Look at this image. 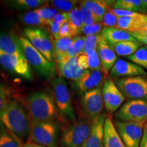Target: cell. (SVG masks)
Wrapping results in <instances>:
<instances>
[{
	"label": "cell",
	"mask_w": 147,
	"mask_h": 147,
	"mask_svg": "<svg viewBox=\"0 0 147 147\" xmlns=\"http://www.w3.org/2000/svg\"><path fill=\"white\" fill-rule=\"evenodd\" d=\"M0 123L21 141L29 138L30 121L28 115L17 101L12 100L0 111Z\"/></svg>",
	"instance_id": "obj_1"
},
{
	"label": "cell",
	"mask_w": 147,
	"mask_h": 147,
	"mask_svg": "<svg viewBox=\"0 0 147 147\" xmlns=\"http://www.w3.org/2000/svg\"><path fill=\"white\" fill-rule=\"evenodd\" d=\"M29 121L51 122L57 115V108L54 99L45 92H35L27 100Z\"/></svg>",
	"instance_id": "obj_2"
},
{
	"label": "cell",
	"mask_w": 147,
	"mask_h": 147,
	"mask_svg": "<svg viewBox=\"0 0 147 147\" xmlns=\"http://www.w3.org/2000/svg\"><path fill=\"white\" fill-rule=\"evenodd\" d=\"M19 42L23 53L28 63L47 78H54L56 69L53 62L49 61L43 55L36 50L30 42L25 37H20Z\"/></svg>",
	"instance_id": "obj_3"
},
{
	"label": "cell",
	"mask_w": 147,
	"mask_h": 147,
	"mask_svg": "<svg viewBox=\"0 0 147 147\" xmlns=\"http://www.w3.org/2000/svg\"><path fill=\"white\" fill-rule=\"evenodd\" d=\"M58 125L56 123L30 121L29 141L45 147H58Z\"/></svg>",
	"instance_id": "obj_4"
},
{
	"label": "cell",
	"mask_w": 147,
	"mask_h": 147,
	"mask_svg": "<svg viewBox=\"0 0 147 147\" xmlns=\"http://www.w3.org/2000/svg\"><path fill=\"white\" fill-rule=\"evenodd\" d=\"M51 84L59 113L64 118L72 121H75L76 116L67 82L61 77H57L52 78Z\"/></svg>",
	"instance_id": "obj_5"
},
{
	"label": "cell",
	"mask_w": 147,
	"mask_h": 147,
	"mask_svg": "<svg viewBox=\"0 0 147 147\" xmlns=\"http://www.w3.org/2000/svg\"><path fill=\"white\" fill-rule=\"evenodd\" d=\"M92 122L87 119L74 121L64 130L61 138L62 147H81L89 137Z\"/></svg>",
	"instance_id": "obj_6"
},
{
	"label": "cell",
	"mask_w": 147,
	"mask_h": 147,
	"mask_svg": "<svg viewBox=\"0 0 147 147\" xmlns=\"http://www.w3.org/2000/svg\"><path fill=\"white\" fill-rule=\"evenodd\" d=\"M114 82L128 100H147V75L115 78Z\"/></svg>",
	"instance_id": "obj_7"
},
{
	"label": "cell",
	"mask_w": 147,
	"mask_h": 147,
	"mask_svg": "<svg viewBox=\"0 0 147 147\" xmlns=\"http://www.w3.org/2000/svg\"><path fill=\"white\" fill-rule=\"evenodd\" d=\"M116 120L132 123L147 121V100H128L114 114Z\"/></svg>",
	"instance_id": "obj_8"
},
{
	"label": "cell",
	"mask_w": 147,
	"mask_h": 147,
	"mask_svg": "<svg viewBox=\"0 0 147 147\" xmlns=\"http://www.w3.org/2000/svg\"><path fill=\"white\" fill-rule=\"evenodd\" d=\"M24 34L36 50L43 55L49 61L53 62L54 59V47L46 31L40 28H25L24 29Z\"/></svg>",
	"instance_id": "obj_9"
},
{
	"label": "cell",
	"mask_w": 147,
	"mask_h": 147,
	"mask_svg": "<svg viewBox=\"0 0 147 147\" xmlns=\"http://www.w3.org/2000/svg\"><path fill=\"white\" fill-rule=\"evenodd\" d=\"M125 147H140L143 134L144 123L113 121Z\"/></svg>",
	"instance_id": "obj_10"
},
{
	"label": "cell",
	"mask_w": 147,
	"mask_h": 147,
	"mask_svg": "<svg viewBox=\"0 0 147 147\" xmlns=\"http://www.w3.org/2000/svg\"><path fill=\"white\" fill-rule=\"evenodd\" d=\"M81 104L87 119L93 122L103 113L104 104L102 95V87L84 93L82 97Z\"/></svg>",
	"instance_id": "obj_11"
},
{
	"label": "cell",
	"mask_w": 147,
	"mask_h": 147,
	"mask_svg": "<svg viewBox=\"0 0 147 147\" xmlns=\"http://www.w3.org/2000/svg\"><path fill=\"white\" fill-rule=\"evenodd\" d=\"M104 107L108 114H115L122 106L125 100L111 77L107 76L102 86Z\"/></svg>",
	"instance_id": "obj_12"
},
{
	"label": "cell",
	"mask_w": 147,
	"mask_h": 147,
	"mask_svg": "<svg viewBox=\"0 0 147 147\" xmlns=\"http://www.w3.org/2000/svg\"><path fill=\"white\" fill-rule=\"evenodd\" d=\"M0 65L7 70L19 75L27 80H32L30 66L23 54H0Z\"/></svg>",
	"instance_id": "obj_13"
},
{
	"label": "cell",
	"mask_w": 147,
	"mask_h": 147,
	"mask_svg": "<svg viewBox=\"0 0 147 147\" xmlns=\"http://www.w3.org/2000/svg\"><path fill=\"white\" fill-rule=\"evenodd\" d=\"M106 77L102 71L86 69L82 76L76 82V86L80 93H85L102 87Z\"/></svg>",
	"instance_id": "obj_14"
},
{
	"label": "cell",
	"mask_w": 147,
	"mask_h": 147,
	"mask_svg": "<svg viewBox=\"0 0 147 147\" xmlns=\"http://www.w3.org/2000/svg\"><path fill=\"white\" fill-rule=\"evenodd\" d=\"M111 78L114 79L147 75L145 69L129 61L118 59L110 71Z\"/></svg>",
	"instance_id": "obj_15"
},
{
	"label": "cell",
	"mask_w": 147,
	"mask_h": 147,
	"mask_svg": "<svg viewBox=\"0 0 147 147\" xmlns=\"http://www.w3.org/2000/svg\"><path fill=\"white\" fill-rule=\"evenodd\" d=\"M77 57L71 58L63 57L57 62L61 76L76 82L82 76L86 70L79 66Z\"/></svg>",
	"instance_id": "obj_16"
},
{
	"label": "cell",
	"mask_w": 147,
	"mask_h": 147,
	"mask_svg": "<svg viewBox=\"0 0 147 147\" xmlns=\"http://www.w3.org/2000/svg\"><path fill=\"white\" fill-rule=\"evenodd\" d=\"M97 51L102 63V71L107 76L108 72L111 70L112 67L118 59L117 55L113 47L103 38V36L99 42Z\"/></svg>",
	"instance_id": "obj_17"
},
{
	"label": "cell",
	"mask_w": 147,
	"mask_h": 147,
	"mask_svg": "<svg viewBox=\"0 0 147 147\" xmlns=\"http://www.w3.org/2000/svg\"><path fill=\"white\" fill-rule=\"evenodd\" d=\"M106 117V114L102 113L92 122L91 133L81 147H104V127Z\"/></svg>",
	"instance_id": "obj_18"
},
{
	"label": "cell",
	"mask_w": 147,
	"mask_h": 147,
	"mask_svg": "<svg viewBox=\"0 0 147 147\" xmlns=\"http://www.w3.org/2000/svg\"><path fill=\"white\" fill-rule=\"evenodd\" d=\"M104 147H125L110 116H106L104 127Z\"/></svg>",
	"instance_id": "obj_19"
},
{
	"label": "cell",
	"mask_w": 147,
	"mask_h": 147,
	"mask_svg": "<svg viewBox=\"0 0 147 147\" xmlns=\"http://www.w3.org/2000/svg\"><path fill=\"white\" fill-rule=\"evenodd\" d=\"M115 2V1L107 0H86L81 3L91 11L96 23H102L106 11L112 8Z\"/></svg>",
	"instance_id": "obj_20"
},
{
	"label": "cell",
	"mask_w": 147,
	"mask_h": 147,
	"mask_svg": "<svg viewBox=\"0 0 147 147\" xmlns=\"http://www.w3.org/2000/svg\"><path fill=\"white\" fill-rule=\"evenodd\" d=\"M101 34L111 46L121 42L137 40L130 33L117 27H104Z\"/></svg>",
	"instance_id": "obj_21"
},
{
	"label": "cell",
	"mask_w": 147,
	"mask_h": 147,
	"mask_svg": "<svg viewBox=\"0 0 147 147\" xmlns=\"http://www.w3.org/2000/svg\"><path fill=\"white\" fill-rule=\"evenodd\" d=\"M147 14L142 17H118L117 27L130 34H140Z\"/></svg>",
	"instance_id": "obj_22"
},
{
	"label": "cell",
	"mask_w": 147,
	"mask_h": 147,
	"mask_svg": "<svg viewBox=\"0 0 147 147\" xmlns=\"http://www.w3.org/2000/svg\"><path fill=\"white\" fill-rule=\"evenodd\" d=\"M78 63L84 69L102 71V63L97 50H91L81 53L78 57Z\"/></svg>",
	"instance_id": "obj_23"
},
{
	"label": "cell",
	"mask_w": 147,
	"mask_h": 147,
	"mask_svg": "<svg viewBox=\"0 0 147 147\" xmlns=\"http://www.w3.org/2000/svg\"><path fill=\"white\" fill-rule=\"evenodd\" d=\"M0 54H23L19 40L8 34H0Z\"/></svg>",
	"instance_id": "obj_24"
},
{
	"label": "cell",
	"mask_w": 147,
	"mask_h": 147,
	"mask_svg": "<svg viewBox=\"0 0 147 147\" xmlns=\"http://www.w3.org/2000/svg\"><path fill=\"white\" fill-rule=\"evenodd\" d=\"M112 8L146 14H147V0H117L115 1Z\"/></svg>",
	"instance_id": "obj_25"
},
{
	"label": "cell",
	"mask_w": 147,
	"mask_h": 147,
	"mask_svg": "<svg viewBox=\"0 0 147 147\" xmlns=\"http://www.w3.org/2000/svg\"><path fill=\"white\" fill-rule=\"evenodd\" d=\"M140 42L138 41H124L119 42L112 46L113 47L117 55L120 57H127L134 55L140 47Z\"/></svg>",
	"instance_id": "obj_26"
},
{
	"label": "cell",
	"mask_w": 147,
	"mask_h": 147,
	"mask_svg": "<svg viewBox=\"0 0 147 147\" xmlns=\"http://www.w3.org/2000/svg\"><path fill=\"white\" fill-rule=\"evenodd\" d=\"M72 38H59L54 42V58L58 62L67 53L72 43Z\"/></svg>",
	"instance_id": "obj_27"
},
{
	"label": "cell",
	"mask_w": 147,
	"mask_h": 147,
	"mask_svg": "<svg viewBox=\"0 0 147 147\" xmlns=\"http://www.w3.org/2000/svg\"><path fill=\"white\" fill-rule=\"evenodd\" d=\"M22 141L5 127L0 129V147H23Z\"/></svg>",
	"instance_id": "obj_28"
},
{
	"label": "cell",
	"mask_w": 147,
	"mask_h": 147,
	"mask_svg": "<svg viewBox=\"0 0 147 147\" xmlns=\"http://www.w3.org/2000/svg\"><path fill=\"white\" fill-rule=\"evenodd\" d=\"M67 22L76 36L80 34V31H81L82 27H83V24H82L81 16H80V10L78 7L74 8L69 12V18Z\"/></svg>",
	"instance_id": "obj_29"
},
{
	"label": "cell",
	"mask_w": 147,
	"mask_h": 147,
	"mask_svg": "<svg viewBox=\"0 0 147 147\" xmlns=\"http://www.w3.org/2000/svg\"><path fill=\"white\" fill-rule=\"evenodd\" d=\"M85 37L86 36H76L73 38L72 43L67 53L63 57L71 58L74 57H77L81 54L84 49Z\"/></svg>",
	"instance_id": "obj_30"
},
{
	"label": "cell",
	"mask_w": 147,
	"mask_h": 147,
	"mask_svg": "<svg viewBox=\"0 0 147 147\" xmlns=\"http://www.w3.org/2000/svg\"><path fill=\"white\" fill-rule=\"evenodd\" d=\"M127 59L129 61L147 70V49L146 47H140L134 55L127 57Z\"/></svg>",
	"instance_id": "obj_31"
},
{
	"label": "cell",
	"mask_w": 147,
	"mask_h": 147,
	"mask_svg": "<svg viewBox=\"0 0 147 147\" xmlns=\"http://www.w3.org/2000/svg\"><path fill=\"white\" fill-rule=\"evenodd\" d=\"M34 11L44 21H45L49 25V26H50L53 19L59 14L58 10L55 8L46 6L37 8Z\"/></svg>",
	"instance_id": "obj_32"
},
{
	"label": "cell",
	"mask_w": 147,
	"mask_h": 147,
	"mask_svg": "<svg viewBox=\"0 0 147 147\" xmlns=\"http://www.w3.org/2000/svg\"><path fill=\"white\" fill-rule=\"evenodd\" d=\"M50 2L51 5L56 10L62 11L63 12H69L76 8L79 1L74 0H53Z\"/></svg>",
	"instance_id": "obj_33"
},
{
	"label": "cell",
	"mask_w": 147,
	"mask_h": 147,
	"mask_svg": "<svg viewBox=\"0 0 147 147\" xmlns=\"http://www.w3.org/2000/svg\"><path fill=\"white\" fill-rule=\"evenodd\" d=\"M21 20L24 23L33 26H49L35 11H31L23 15Z\"/></svg>",
	"instance_id": "obj_34"
},
{
	"label": "cell",
	"mask_w": 147,
	"mask_h": 147,
	"mask_svg": "<svg viewBox=\"0 0 147 147\" xmlns=\"http://www.w3.org/2000/svg\"><path fill=\"white\" fill-rule=\"evenodd\" d=\"M102 38V34H97L95 36H90L85 37L84 49L82 53H87V51L91 50H97V45L101 38Z\"/></svg>",
	"instance_id": "obj_35"
},
{
	"label": "cell",
	"mask_w": 147,
	"mask_h": 147,
	"mask_svg": "<svg viewBox=\"0 0 147 147\" xmlns=\"http://www.w3.org/2000/svg\"><path fill=\"white\" fill-rule=\"evenodd\" d=\"M14 3L20 8H36L47 2L44 0H17L13 1Z\"/></svg>",
	"instance_id": "obj_36"
},
{
	"label": "cell",
	"mask_w": 147,
	"mask_h": 147,
	"mask_svg": "<svg viewBox=\"0 0 147 147\" xmlns=\"http://www.w3.org/2000/svg\"><path fill=\"white\" fill-rule=\"evenodd\" d=\"M103 29L102 23H95L92 25H86L82 27L80 34H83L87 36H95V35L100 34Z\"/></svg>",
	"instance_id": "obj_37"
},
{
	"label": "cell",
	"mask_w": 147,
	"mask_h": 147,
	"mask_svg": "<svg viewBox=\"0 0 147 147\" xmlns=\"http://www.w3.org/2000/svg\"><path fill=\"white\" fill-rule=\"evenodd\" d=\"M118 17L114 14L111 8L108 9L103 17L102 24L105 27H117Z\"/></svg>",
	"instance_id": "obj_38"
},
{
	"label": "cell",
	"mask_w": 147,
	"mask_h": 147,
	"mask_svg": "<svg viewBox=\"0 0 147 147\" xmlns=\"http://www.w3.org/2000/svg\"><path fill=\"white\" fill-rule=\"evenodd\" d=\"M80 12V16H81L82 24H83V26H86V25H90L92 24L96 23L95 21V18L93 17V14L91 12L89 9L87 7H85L84 5L81 3L80 4V7L79 8Z\"/></svg>",
	"instance_id": "obj_39"
},
{
	"label": "cell",
	"mask_w": 147,
	"mask_h": 147,
	"mask_svg": "<svg viewBox=\"0 0 147 147\" xmlns=\"http://www.w3.org/2000/svg\"><path fill=\"white\" fill-rule=\"evenodd\" d=\"M12 101L9 90L4 85L0 84V111L6 108Z\"/></svg>",
	"instance_id": "obj_40"
},
{
	"label": "cell",
	"mask_w": 147,
	"mask_h": 147,
	"mask_svg": "<svg viewBox=\"0 0 147 147\" xmlns=\"http://www.w3.org/2000/svg\"><path fill=\"white\" fill-rule=\"evenodd\" d=\"M74 32L71 29L68 22H66L62 25L59 31V38H72L75 36Z\"/></svg>",
	"instance_id": "obj_41"
},
{
	"label": "cell",
	"mask_w": 147,
	"mask_h": 147,
	"mask_svg": "<svg viewBox=\"0 0 147 147\" xmlns=\"http://www.w3.org/2000/svg\"><path fill=\"white\" fill-rule=\"evenodd\" d=\"M111 10L117 17H142V16L144 15L143 14L138 13V12H134L128 10H117V9L114 8H111Z\"/></svg>",
	"instance_id": "obj_42"
},
{
	"label": "cell",
	"mask_w": 147,
	"mask_h": 147,
	"mask_svg": "<svg viewBox=\"0 0 147 147\" xmlns=\"http://www.w3.org/2000/svg\"><path fill=\"white\" fill-rule=\"evenodd\" d=\"M140 147H147V121L144 123L142 137Z\"/></svg>",
	"instance_id": "obj_43"
},
{
	"label": "cell",
	"mask_w": 147,
	"mask_h": 147,
	"mask_svg": "<svg viewBox=\"0 0 147 147\" xmlns=\"http://www.w3.org/2000/svg\"><path fill=\"white\" fill-rule=\"evenodd\" d=\"M135 39L140 43L144 44L147 47V35H142L140 34H131Z\"/></svg>",
	"instance_id": "obj_44"
},
{
	"label": "cell",
	"mask_w": 147,
	"mask_h": 147,
	"mask_svg": "<svg viewBox=\"0 0 147 147\" xmlns=\"http://www.w3.org/2000/svg\"><path fill=\"white\" fill-rule=\"evenodd\" d=\"M23 147H45V146H41V145L35 144V143H33L32 142H28V141H27V142L24 144Z\"/></svg>",
	"instance_id": "obj_45"
},
{
	"label": "cell",
	"mask_w": 147,
	"mask_h": 147,
	"mask_svg": "<svg viewBox=\"0 0 147 147\" xmlns=\"http://www.w3.org/2000/svg\"><path fill=\"white\" fill-rule=\"evenodd\" d=\"M140 34L147 35V16H146V18H145V20H144V27H143V29H142V32H141Z\"/></svg>",
	"instance_id": "obj_46"
},
{
	"label": "cell",
	"mask_w": 147,
	"mask_h": 147,
	"mask_svg": "<svg viewBox=\"0 0 147 147\" xmlns=\"http://www.w3.org/2000/svg\"><path fill=\"white\" fill-rule=\"evenodd\" d=\"M145 47H146V49H147V47H146V46H145Z\"/></svg>",
	"instance_id": "obj_47"
}]
</instances>
